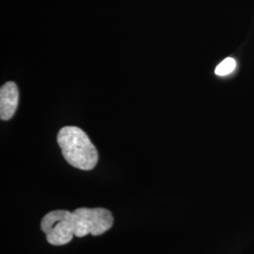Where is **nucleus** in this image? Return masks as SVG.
I'll return each instance as SVG.
<instances>
[{"label": "nucleus", "instance_id": "f257e3e1", "mask_svg": "<svg viewBox=\"0 0 254 254\" xmlns=\"http://www.w3.org/2000/svg\"><path fill=\"white\" fill-rule=\"evenodd\" d=\"M58 143L66 161L82 171H91L98 162V152L80 128L65 127L58 135Z\"/></svg>", "mask_w": 254, "mask_h": 254}, {"label": "nucleus", "instance_id": "f03ea898", "mask_svg": "<svg viewBox=\"0 0 254 254\" xmlns=\"http://www.w3.org/2000/svg\"><path fill=\"white\" fill-rule=\"evenodd\" d=\"M74 236H101L112 227V214L105 208H77L73 212Z\"/></svg>", "mask_w": 254, "mask_h": 254}, {"label": "nucleus", "instance_id": "7ed1b4c3", "mask_svg": "<svg viewBox=\"0 0 254 254\" xmlns=\"http://www.w3.org/2000/svg\"><path fill=\"white\" fill-rule=\"evenodd\" d=\"M46 240L53 246H63L72 241L74 236L73 212L55 210L46 214L41 222Z\"/></svg>", "mask_w": 254, "mask_h": 254}, {"label": "nucleus", "instance_id": "20e7f679", "mask_svg": "<svg viewBox=\"0 0 254 254\" xmlns=\"http://www.w3.org/2000/svg\"><path fill=\"white\" fill-rule=\"evenodd\" d=\"M18 88L14 82L6 83L0 91V117L3 121L11 118L18 106Z\"/></svg>", "mask_w": 254, "mask_h": 254}, {"label": "nucleus", "instance_id": "39448f33", "mask_svg": "<svg viewBox=\"0 0 254 254\" xmlns=\"http://www.w3.org/2000/svg\"><path fill=\"white\" fill-rule=\"evenodd\" d=\"M236 67V61L233 58H227L223 62L218 64V67L215 70V73L218 75H227L229 73H233Z\"/></svg>", "mask_w": 254, "mask_h": 254}]
</instances>
